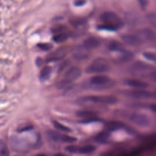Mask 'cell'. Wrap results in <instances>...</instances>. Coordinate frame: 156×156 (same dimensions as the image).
<instances>
[{"instance_id": "8fae6325", "label": "cell", "mask_w": 156, "mask_h": 156, "mask_svg": "<svg viewBox=\"0 0 156 156\" xmlns=\"http://www.w3.org/2000/svg\"><path fill=\"white\" fill-rule=\"evenodd\" d=\"M127 94L129 97L138 100L149 99L152 97V93L144 89H135L129 91Z\"/></svg>"}, {"instance_id": "ab89813d", "label": "cell", "mask_w": 156, "mask_h": 156, "mask_svg": "<svg viewBox=\"0 0 156 156\" xmlns=\"http://www.w3.org/2000/svg\"><path fill=\"white\" fill-rule=\"evenodd\" d=\"M140 2V4H141V5H142L143 7H145L146 5V4H147V0H138Z\"/></svg>"}, {"instance_id": "74e56055", "label": "cell", "mask_w": 156, "mask_h": 156, "mask_svg": "<svg viewBox=\"0 0 156 156\" xmlns=\"http://www.w3.org/2000/svg\"><path fill=\"white\" fill-rule=\"evenodd\" d=\"M150 109L156 114V104H152L149 105Z\"/></svg>"}, {"instance_id": "4316f807", "label": "cell", "mask_w": 156, "mask_h": 156, "mask_svg": "<svg viewBox=\"0 0 156 156\" xmlns=\"http://www.w3.org/2000/svg\"><path fill=\"white\" fill-rule=\"evenodd\" d=\"M122 55H121V57H119V61L121 62H127L130 60L132 59V58L133 57V54L132 53H130L129 52H126V51L123 52L121 53Z\"/></svg>"}, {"instance_id": "8d00e7d4", "label": "cell", "mask_w": 156, "mask_h": 156, "mask_svg": "<svg viewBox=\"0 0 156 156\" xmlns=\"http://www.w3.org/2000/svg\"><path fill=\"white\" fill-rule=\"evenodd\" d=\"M35 64L37 66H41L43 64V59L41 57H37L35 60Z\"/></svg>"}, {"instance_id": "7402d4cb", "label": "cell", "mask_w": 156, "mask_h": 156, "mask_svg": "<svg viewBox=\"0 0 156 156\" xmlns=\"http://www.w3.org/2000/svg\"><path fill=\"white\" fill-rule=\"evenodd\" d=\"M68 34L66 32L55 34L53 37V40L57 43H60L65 41L68 38Z\"/></svg>"}, {"instance_id": "f35d334b", "label": "cell", "mask_w": 156, "mask_h": 156, "mask_svg": "<svg viewBox=\"0 0 156 156\" xmlns=\"http://www.w3.org/2000/svg\"><path fill=\"white\" fill-rule=\"evenodd\" d=\"M32 129V126H27V127H23V129H20V131L21 132H24V131H26V130H30Z\"/></svg>"}, {"instance_id": "7a4b0ae2", "label": "cell", "mask_w": 156, "mask_h": 156, "mask_svg": "<svg viewBox=\"0 0 156 156\" xmlns=\"http://www.w3.org/2000/svg\"><path fill=\"white\" fill-rule=\"evenodd\" d=\"M82 71L80 68L73 66L68 69L65 73L63 79L58 82L57 87L59 89L66 87L73 82L77 80L81 76Z\"/></svg>"}, {"instance_id": "4fadbf2b", "label": "cell", "mask_w": 156, "mask_h": 156, "mask_svg": "<svg viewBox=\"0 0 156 156\" xmlns=\"http://www.w3.org/2000/svg\"><path fill=\"white\" fill-rule=\"evenodd\" d=\"M124 83L126 85L135 89H145L149 86L147 82L136 79H127Z\"/></svg>"}, {"instance_id": "7c38bea8", "label": "cell", "mask_w": 156, "mask_h": 156, "mask_svg": "<svg viewBox=\"0 0 156 156\" xmlns=\"http://www.w3.org/2000/svg\"><path fill=\"white\" fill-rule=\"evenodd\" d=\"M140 37L149 42L156 41V32L149 28H143L138 31Z\"/></svg>"}, {"instance_id": "8992f818", "label": "cell", "mask_w": 156, "mask_h": 156, "mask_svg": "<svg viewBox=\"0 0 156 156\" xmlns=\"http://www.w3.org/2000/svg\"><path fill=\"white\" fill-rule=\"evenodd\" d=\"M110 69L109 65L104 59L98 58L94 60L85 68L87 74H101L108 71Z\"/></svg>"}, {"instance_id": "f546056e", "label": "cell", "mask_w": 156, "mask_h": 156, "mask_svg": "<svg viewBox=\"0 0 156 156\" xmlns=\"http://www.w3.org/2000/svg\"><path fill=\"white\" fill-rule=\"evenodd\" d=\"M38 47L42 51H48L51 50L53 46L52 44L49 43H41L38 44Z\"/></svg>"}, {"instance_id": "2e32d148", "label": "cell", "mask_w": 156, "mask_h": 156, "mask_svg": "<svg viewBox=\"0 0 156 156\" xmlns=\"http://www.w3.org/2000/svg\"><path fill=\"white\" fill-rule=\"evenodd\" d=\"M52 73V68L50 66H45L41 70L39 74V79L41 82H45L49 79Z\"/></svg>"}, {"instance_id": "e575fe53", "label": "cell", "mask_w": 156, "mask_h": 156, "mask_svg": "<svg viewBox=\"0 0 156 156\" xmlns=\"http://www.w3.org/2000/svg\"><path fill=\"white\" fill-rule=\"evenodd\" d=\"M149 79L152 81L156 82V69L151 72V73L149 74Z\"/></svg>"}, {"instance_id": "4dcf8cb0", "label": "cell", "mask_w": 156, "mask_h": 156, "mask_svg": "<svg viewBox=\"0 0 156 156\" xmlns=\"http://www.w3.org/2000/svg\"><path fill=\"white\" fill-rule=\"evenodd\" d=\"M77 146L68 145L65 147V151L71 154H77Z\"/></svg>"}, {"instance_id": "d6a6232c", "label": "cell", "mask_w": 156, "mask_h": 156, "mask_svg": "<svg viewBox=\"0 0 156 156\" xmlns=\"http://www.w3.org/2000/svg\"><path fill=\"white\" fill-rule=\"evenodd\" d=\"M42 144V141H41V136L40 135H38L37 136V140H35V143L33 144L32 147L35 149H38L41 147Z\"/></svg>"}, {"instance_id": "ffe728a7", "label": "cell", "mask_w": 156, "mask_h": 156, "mask_svg": "<svg viewBox=\"0 0 156 156\" xmlns=\"http://www.w3.org/2000/svg\"><path fill=\"white\" fill-rule=\"evenodd\" d=\"M105 126L109 131L124 129L126 127L124 124L119 121H109L106 123Z\"/></svg>"}, {"instance_id": "ac0fdd59", "label": "cell", "mask_w": 156, "mask_h": 156, "mask_svg": "<svg viewBox=\"0 0 156 156\" xmlns=\"http://www.w3.org/2000/svg\"><path fill=\"white\" fill-rule=\"evenodd\" d=\"M109 136H110V134L108 132L102 131V132H100L99 133L96 135V136H94V140L97 143H99L101 144H104L108 142Z\"/></svg>"}, {"instance_id": "60d3db41", "label": "cell", "mask_w": 156, "mask_h": 156, "mask_svg": "<svg viewBox=\"0 0 156 156\" xmlns=\"http://www.w3.org/2000/svg\"><path fill=\"white\" fill-rule=\"evenodd\" d=\"M152 96L154 97L155 98H156V90L153 92V93H152Z\"/></svg>"}, {"instance_id": "6da1fadb", "label": "cell", "mask_w": 156, "mask_h": 156, "mask_svg": "<svg viewBox=\"0 0 156 156\" xmlns=\"http://www.w3.org/2000/svg\"><path fill=\"white\" fill-rule=\"evenodd\" d=\"M102 22L101 29L108 30H117L123 26V21L121 18L115 12H105L100 16Z\"/></svg>"}, {"instance_id": "cb8c5ba5", "label": "cell", "mask_w": 156, "mask_h": 156, "mask_svg": "<svg viewBox=\"0 0 156 156\" xmlns=\"http://www.w3.org/2000/svg\"><path fill=\"white\" fill-rule=\"evenodd\" d=\"M52 123H53V125L55 127V128L57 129V130H60V131H62V132H66V133L71 132V129L68 127L58 122V121H54Z\"/></svg>"}, {"instance_id": "5b68a950", "label": "cell", "mask_w": 156, "mask_h": 156, "mask_svg": "<svg viewBox=\"0 0 156 156\" xmlns=\"http://www.w3.org/2000/svg\"><path fill=\"white\" fill-rule=\"evenodd\" d=\"M82 102H90L95 104L112 105L117 102L116 97L110 95H89L83 97L81 99Z\"/></svg>"}, {"instance_id": "d6986e66", "label": "cell", "mask_w": 156, "mask_h": 156, "mask_svg": "<svg viewBox=\"0 0 156 156\" xmlns=\"http://www.w3.org/2000/svg\"><path fill=\"white\" fill-rule=\"evenodd\" d=\"M96 147L91 144H87L82 146H78L77 154H90L94 152Z\"/></svg>"}, {"instance_id": "603a6c76", "label": "cell", "mask_w": 156, "mask_h": 156, "mask_svg": "<svg viewBox=\"0 0 156 156\" xmlns=\"http://www.w3.org/2000/svg\"><path fill=\"white\" fill-rule=\"evenodd\" d=\"M73 57L76 60H83L88 57V54L82 51H77L73 53Z\"/></svg>"}, {"instance_id": "d590c367", "label": "cell", "mask_w": 156, "mask_h": 156, "mask_svg": "<svg viewBox=\"0 0 156 156\" xmlns=\"http://www.w3.org/2000/svg\"><path fill=\"white\" fill-rule=\"evenodd\" d=\"M85 2H86L85 0H76L74 1V5L76 6L79 7V6H82L83 4H85Z\"/></svg>"}, {"instance_id": "9c48e42d", "label": "cell", "mask_w": 156, "mask_h": 156, "mask_svg": "<svg viewBox=\"0 0 156 156\" xmlns=\"http://www.w3.org/2000/svg\"><path fill=\"white\" fill-rule=\"evenodd\" d=\"M68 49L66 47H61L57 48L54 51L50 52L46 57V62H57L63 59L67 54Z\"/></svg>"}, {"instance_id": "e0dca14e", "label": "cell", "mask_w": 156, "mask_h": 156, "mask_svg": "<svg viewBox=\"0 0 156 156\" xmlns=\"http://www.w3.org/2000/svg\"><path fill=\"white\" fill-rule=\"evenodd\" d=\"M108 48L110 51L113 52H117L122 53L125 51V48L122 44L117 41H111L108 46Z\"/></svg>"}, {"instance_id": "836d02e7", "label": "cell", "mask_w": 156, "mask_h": 156, "mask_svg": "<svg viewBox=\"0 0 156 156\" xmlns=\"http://www.w3.org/2000/svg\"><path fill=\"white\" fill-rule=\"evenodd\" d=\"M70 23L74 26H77L79 25H81L82 24H83L84 23V21L82 20H78V19H74V20H72L71 21H70Z\"/></svg>"}, {"instance_id": "3957f363", "label": "cell", "mask_w": 156, "mask_h": 156, "mask_svg": "<svg viewBox=\"0 0 156 156\" xmlns=\"http://www.w3.org/2000/svg\"><path fill=\"white\" fill-rule=\"evenodd\" d=\"M90 85L95 90H106L113 87V82L106 75L99 74L93 76L89 80Z\"/></svg>"}, {"instance_id": "277c9868", "label": "cell", "mask_w": 156, "mask_h": 156, "mask_svg": "<svg viewBox=\"0 0 156 156\" xmlns=\"http://www.w3.org/2000/svg\"><path fill=\"white\" fill-rule=\"evenodd\" d=\"M10 144L12 149L19 154L29 152L32 147L26 139L16 136H13L10 138Z\"/></svg>"}, {"instance_id": "f1b7e54d", "label": "cell", "mask_w": 156, "mask_h": 156, "mask_svg": "<svg viewBox=\"0 0 156 156\" xmlns=\"http://www.w3.org/2000/svg\"><path fill=\"white\" fill-rule=\"evenodd\" d=\"M52 32L54 35L58 33L66 32V27L63 25H57L52 28Z\"/></svg>"}, {"instance_id": "ba28073f", "label": "cell", "mask_w": 156, "mask_h": 156, "mask_svg": "<svg viewBox=\"0 0 156 156\" xmlns=\"http://www.w3.org/2000/svg\"><path fill=\"white\" fill-rule=\"evenodd\" d=\"M129 119L135 125L142 127H147L151 122L148 116L141 113H132L129 116Z\"/></svg>"}, {"instance_id": "5bb4252c", "label": "cell", "mask_w": 156, "mask_h": 156, "mask_svg": "<svg viewBox=\"0 0 156 156\" xmlns=\"http://www.w3.org/2000/svg\"><path fill=\"white\" fill-rule=\"evenodd\" d=\"M101 44V41L99 38L95 37H89L87 38L82 43L83 47L87 50L93 49L98 48Z\"/></svg>"}, {"instance_id": "9a60e30c", "label": "cell", "mask_w": 156, "mask_h": 156, "mask_svg": "<svg viewBox=\"0 0 156 156\" xmlns=\"http://www.w3.org/2000/svg\"><path fill=\"white\" fill-rule=\"evenodd\" d=\"M151 68V66L141 61H137L131 66V69L134 72H145Z\"/></svg>"}, {"instance_id": "484cf974", "label": "cell", "mask_w": 156, "mask_h": 156, "mask_svg": "<svg viewBox=\"0 0 156 156\" xmlns=\"http://www.w3.org/2000/svg\"><path fill=\"white\" fill-rule=\"evenodd\" d=\"M9 155V151L6 144L0 140V156H6Z\"/></svg>"}, {"instance_id": "d4e9b609", "label": "cell", "mask_w": 156, "mask_h": 156, "mask_svg": "<svg viewBox=\"0 0 156 156\" xmlns=\"http://www.w3.org/2000/svg\"><path fill=\"white\" fill-rule=\"evenodd\" d=\"M143 57L150 62L156 63V52L147 51L143 53Z\"/></svg>"}, {"instance_id": "44dd1931", "label": "cell", "mask_w": 156, "mask_h": 156, "mask_svg": "<svg viewBox=\"0 0 156 156\" xmlns=\"http://www.w3.org/2000/svg\"><path fill=\"white\" fill-rule=\"evenodd\" d=\"M77 116L79 118H82L83 119H87L93 117H97L96 113L91 110H81L77 112Z\"/></svg>"}, {"instance_id": "83f0119b", "label": "cell", "mask_w": 156, "mask_h": 156, "mask_svg": "<svg viewBox=\"0 0 156 156\" xmlns=\"http://www.w3.org/2000/svg\"><path fill=\"white\" fill-rule=\"evenodd\" d=\"M146 19L148 22L156 27V12H152L146 16Z\"/></svg>"}, {"instance_id": "52a82bcc", "label": "cell", "mask_w": 156, "mask_h": 156, "mask_svg": "<svg viewBox=\"0 0 156 156\" xmlns=\"http://www.w3.org/2000/svg\"><path fill=\"white\" fill-rule=\"evenodd\" d=\"M48 137L52 141L61 142L64 143H74L77 139L76 138L65 134L60 133L58 132L49 130L46 131Z\"/></svg>"}, {"instance_id": "1f68e13d", "label": "cell", "mask_w": 156, "mask_h": 156, "mask_svg": "<svg viewBox=\"0 0 156 156\" xmlns=\"http://www.w3.org/2000/svg\"><path fill=\"white\" fill-rule=\"evenodd\" d=\"M99 119L98 118V117H93V118H87V119H83L80 122L84 124H87V123H91V122H96L97 121H99Z\"/></svg>"}, {"instance_id": "30bf717a", "label": "cell", "mask_w": 156, "mask_h": 156, "mask_svg": "<svg viewBox=\"0 0 156 156\" xmlns=\"http://www.w3.org/2000/svg\"><path fill=\"white\" fill-rule=\"evenodd\" d=\"M122 41L126 44L132 46L138 47L141 46L143 43V39L138 35L131 34H126L121 35Z\"/></svg>"}]
</instances>
